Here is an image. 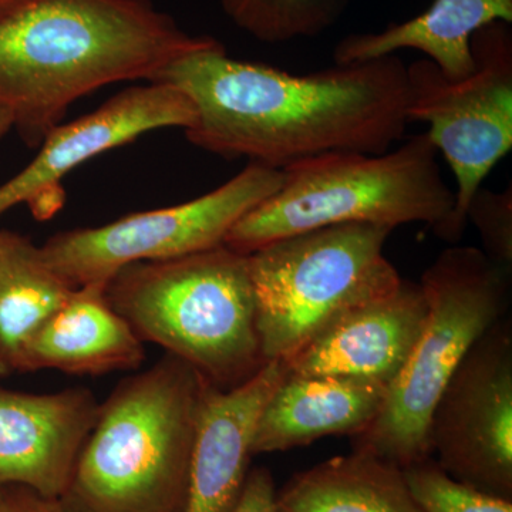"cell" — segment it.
<instances>
[{
    "label": "cell",
    "instance_id": "obj_18",
    "mask_svg": "<svg viewBox=\"0 0 512 512\" xmlns=\"http://www.w3.org/2000/svg\"><path fill=\"white\" fill-rule=\"evenodd\" d=\"M278 512H424L403 468L352 450L295 474L276 491Z\"/></svg>",
    "mask_w": 512,
    "mask_h": 512
},
{
    "label": "cell",
    "instance_id": "obj_8",
    "mask_svg": "<svg viewBox=\"0 0 512 512\" xmlns=\"http://www.w3.org/2000/svg\"><path fill=\"white\" fill-rule=\"evenodd\" d=\"M474 70L451 79L429 59L407 66V117L430 124L431 143L456 177V207L446 241L466 229L468 202L512 148L511 23L493 22L471 37Z\"/></svg>",
    "mask_w": 512,
    "mask_h": 512
},
{
    "label": "cell",
    "instance_id": "obj_10",
    "mask_svg": "<svg viewBox=\"0 0 512 512\" xmlns=\"http://www.w3.org/2000/svg\"><path fill=\"white\" fill-rule=\"evenodd\" d=\"M431 457L460 483L512 500V320L476 340L441 392Z\"/></svg>",
    "mask_w": 512,
    "mask_h": 512
},
{
    "label": "cell",
    "instance_id": "obj_17",
    "mask_svg": "<svg viewBox=\"0 0 512 512\" xmlns=\"http://www.w3.org/2000/svg\"><path fill=\"white\" fill-rule=\"evenodd\" d=\"M493 22L512 23V0H434L429 9L380 32L353 33L333 50L336 64L367 62L419 50L451 79L474 70L471 37Z\"/></svg>",
    "mask_w": 512,
    "mask_h": 512
},
{
    "label": "cell",
    "instance_id": "obj_7",
    "mask_svg": "<svg viewBox=\"0 0 512 512\" xmlns=\"http://www.w3.org/2000/svg\"><path fill=\"white\" fill-rule=\"evenodd\" d=\"M392 231L330 225L248 254L265 362H285L343 316L399 288L403 278L384 255Z\"/></svg>",
    "mask_w": 512,
    "mask_h": 512
},
{
    "label": "cell",
    "instance_id": "obj_22",
    "mask_svg": "<svg viewBox=\"0 0 512 512\" xmlns=\"http://www.w3.org/2000/svg\"><path fill=\"white\" fill-rule=\"evenodd\" d=\"M466 218L477 228L484 254L512 271V185L500 192L478 188L468 202Z\"/></svg>",
    "mask_w": 512,
    "mask_h": 512
},
{
    "label": "cell",
    "instance_id": "obj_5",
    "mask_svg": "<svg viewBox=\"0 0 512 512\" xmlns=\"http://www.w3.org/2000/svg\"><path fill=\"white\" fill-rule=\"evenodd\" d=\"M427 131L393 151L322 154L282 170L279 190L231 228L224 244L252 254L278 239L330 225L396 228L421 222L446 241L456 207Z\"/></svg>",
    "mask_w": 512,
    "mask_h": 512
},
{
    "label": "cell",
    "instance_id": "obj_21",
    "mask_svg": "<svg viewBox=\"0 0 512 512\" xmlns=\"http://www.w3.org/2000/svg\"><path fill=\"white\" fill-rule=\"evenodd\" d=\"M403 473L424 512H512V500L460 483L433 457L403 468Z\"/></svg>",
    "mask_w": 512,
    "mask_h": 512
},
{
    "label": "cell",
    "instance_id": "obj_13",
    "mask_svg": "<svg viewBox=\"0 0 512 512\" xmlns=\"http://www.w3.org/2000/svg\"><path fill=\"white\" fill-rule=\"evenodd\" d=\"M288 370L266 362L231 389L208 383L198 414L184 512H232L249 474L256 424Z\"/></svg>",
    "mask_w": 512,
    "mask_h": 512
},
{
    "label": "cell",
    "instance_id": "obj_14",
    "mask_svg": "<svg viewBox=\"0 0 512 512\" xmlns=\"http://www.w3.org/2000/svg\"><path fill=\"white\" fill-rule=\"evenodd\" d=\"M427 316L420 284L366 303L333 323L284 365L292 376H336L389 387L410 356Z\"/></svg>",
    "mask_w": 512,
    "mask_h": 512
},
{
    "label": "cell",
    "instance_id": "obj_26",
    "mask_svg": "<svg viewBox=\"0 0 512 512\" xmlns=\"http://www.w3.org/2000/svg\"><path fill=\"white\" fill-rule=\"evenodd\" d=\"M13 128V120L5 109L0 107V140Z\"/></svg>",
    "mask_w": 512,
    "mask_h": 512
},
{
    "label": "cell",
    "instance_id": "obj_9",
    "mask_svg": "<svg viewBox=\"0 0 512 512\" xmlns=\"http://www.w3.org/2000/svg\"><path fill=\"white\" fill-rule=\"evenodd\" d=\"M282 177L281 170L249 163L195 200L128 214L100 227L59 232L40 248L70 288L107 282L133 262L178 258L224 245L231 228L279 190Z\"/></svg>",
    "mask_w": 512,
    "mask_h": 512
},
{
    "label": "cell",
    "instance_id": "obj_1",
    "mask_svg": "<svg viewBox=\"0 0 512 512\" xmlns=\"http://www.w3.org/2000/svg\"><path fill=\"white\" fill-rule=\"evenodd\" d=\"M157 82L188 97L192 146L284 170L328 153L384 154L406 133L409 83L399 56L295 76L232 59L221 42L171 63Z\"/></svg>",
    "mask_w": 512,
    "mask_h": 512
},
{
    "label": "cell",
    "instance_id": "obj_25",
    "mask_svg": "<svg viewBox=\"0 0 512 512\" xmlns=\"http://www.w3.org/2000/svg\"><path fill=\"white\" fill-rule=\"evenodd\" d=\"M28 2L30 0H0V18L15 12L16 9L22 8Z\"/></svg>",
    "mask_w": 512,
    "mask_h": 512
},
{
    "label": "cell",
    "instance_id": "obj_12",
    "mask_svg": "<svg viewBox=\"0 0 512 512\" xmlns=\"http://www.w3.org/2000/svg\"><path fill=\"white\" fill-rule=\"evenodd\" d=\"M99 410L84 387L42 394L0 387V487L62 498Z\"/></svg>",
    "mask_w": 512,
    "mask_h": 512
},
{
    "label": "cell",
    "instance_id": "obj_6",
    "mask_svg": "<svg viewBox=\"0 0 512 512\" xmlns=\"http://www.w3.org/2000/svg\"><path fill=\"white\" fill-rule=\"evenodd\" d=\"M511 269L494 264L483 249H444L421 275L427 316L416 345L387 390L382 410L352 437L366 451L400 468L431 457L434 406L471 346L507 316Z\"/></svg>",
    "mask_w": 512,
    "mask_h": 512
},
{
    "label": "cell",
    "instance_id": "obj_24",
    "mask_svg": "<svg viewBox=\"0 0 512 512\" xmlns=\"http://www.w3.org/2000/svg\"><path fill=\"white\" fill-rule=\"evenodd\" d=\"M0 512H67L60 498L47 497L25 485L0 487Z\"/></svg>",
    "mask_w": 512,
    "mask_h": 512
},
{
    "label": "cell",
    "instance_id": "obj_4",
    "mask_svg": "<svg viewBox=\"0 0 512 512\" xmlns=\"http://www.w3.org/2000/svg\"><path fill=\"white\" fill-rule=\"evenodd\" d=\"M111 305L143 342L231 389L265 365L247 254L220 245L123 266L106 284Z\"/></svg>",
    "mask_w": 512,
    "mask_h": 512
},
{
    "label": "cell",
    "instance_id": "obj_16",
    "mask_svg": "<svg viewBox=\"0 0 512 512\" xmlns=\"http://www.w3.org/2000/svg\"><path fill=\"white\" fill-rule=\"evenodd\" d=\"M387 390L382 383L350 377L286 375L262 410L252 454L309 446L323 437L357 436L382 410Z\"/></svg>",
    "mask_w": 512,
    "mask_h": 512
},
{
    "label": "cell",
    "instance_id": "obj_23",
    "mask_svg": "<svg viewBox=\"0 0 512 512\" xmlns=\"http://www.w3.org/2000/svg\"><path fill=\"white\" fill-rule=\"evenodd\" d=\"M232 512H278L274 477L268 468L249 470L244 491Z\"/></svg>",
    "mask_w": 512,
    "mask_h": 512
},
{
    "label": "cell",
    "instance_id": "obj_3",
    "mask_svg": "<svg viewBox=\"0 0 512 512\" xmlns=\"http://www.w3.org/2000/svg\"><path fill=\"white\" fill-rule=\"evenodd\" d=\"M208 380L170 353L121 380L83 444L67 512H184Z\"/></svg>",
    "mask_w": 512,
    "mask_h": 512
},
{
    "label": "cell",
    "instance_id": "obj_11",
    "mask_svg": "<svg viewBox=\"0 0 512 512\" xmlns=\"http://www.w3.org/2000/svg\"><path fill=\"white\" fill-rule=\"evenodd\" d=\"M194 119L191 101L168 83L150 82L116 94L99 109L46 134L36 157L0 185V217L22 204L37 220L52 217L62 207L64 177L79 165L160 128L185 130Z\"/></svg>",
    "mask_w": 512,
    "mask_h": 512
},
{
    "label": "cell",
    "instance_id": "obj_19",
    "mask_svg": "<svg viewBox=\"0 0 512 512\" xmlns=\"http://www.w3.org/2000/svg\"><path fill=\"white\" fill-rule=\"evenodd\" d=\"M72 291L32 239L0 229V377L18 373L23 346Z\"/></svg>",
    "mask_w": 512,
    "mask_h": 512
},
{
    "label": "cell",
    "instance_id": "obj_20",
    "mask_svg": "<svg viewBox=\"0 0 512 512\" xmlns=\"http://www.w3.org/2000/svg\"><path fill=\"white\" fill-rule=\"evenodd\" d=\"M225 16L262 43L322 35L345 15L350 0H218Z\"/></svg>",
    "mask_w": 512,
    "mask_h": 512
},
{
    "label": "cell",
    "instance_id": "obj_15",
    "mask_svg": "<svg viewBox=\"0 0 512 512\" xmlns=\"http://www.w3.org/2000/svg\"><path fill=\"white\" fill-rule=\"evenodd\" d=\"M106 284L93 282L73 289L23 346L18 373L49 369L100 376L143 365L144 342L111 305Z\"/></svg>",
    "mask_w": 512,
    "mask_h": 512
},
{
    "label": "cell",
    "instance_id": "obj_2",
    "mask_svg": "<svg viewBox=\"0 0 512 512\" xmlns=\"http://www.w3.org/2000/svg\"><path fill=\"white\" fill-rule=\"evenodd\" d=\"M217 39L192 36L151 0H30L0 18V107L37 148L77 100L147 80Z\"/></svg>",
    "mask_w": 512,
    "mask_h": 512
}]
</instances>
